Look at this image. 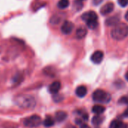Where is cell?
<instances>
[{"mask_svg":"<svg viewBox=\"0 0 128 128\" xmlns=\"http://www.w3.org/2000/svg\"><path fill=\"white\" fill-rule=\"evenodd\" d=\"M94 101L98 103H108L111 100L110 94L102 89H98L94 91L92 94Z\"/></svg>","mask_w":128,"mask_h":128,"instance_id":"cell-3","label":"cell"},{"mask_svg":"<svg viewBox=\"0 0 128 128\" xmlns=\"http://www.w3.org/2000/svg\"><path fill=\"white\" fill-rule=\"evenodd\" d=\"M82 19L85 20L86 22H88L90 20H98V15L94 11L89 10L88 12L84 13L82 15Z\"/></svg>","mask_w":128,"mask_h":128,"instance_id":"cell-8","label":"cell"},{"mask_svg":"<svg viewBox=\"0 0 128 128\" xmlns=\"http://www.w3.org/2000/svg\"><path fill=\"white\" fill-rule=\"evenodd\" d=\"M125 19L127 20L128 21V10L127 11V13H126V14H125Z\"/></svg>","mask_w":128,"mask_h":128,"instance_id":"cell-27","label":"cell"},{"mask_svg":"<svg viewBox=\"0 0 128 128\" xmlns=\"http://www.w3.org/2000/svg\"><path fill=\"white\" fill-rule=\"evenodd\" d=\"M62 99H63V98H62V96H61V95H59V94H54V96H53V100H54L56 102H59V101H61Z\"/></svg>","mask_w":128,"mask_h":128,"instance_id":"cell-23","label":"cell"},{"mask_svg":"<svg viewBox=\"0 0 128 128\" xmlns=\"http://www.w3.org/2000/svg\"><path fill=\"white\" fill-rule=\"evenodd\" d=\"M87 94V88L85 86H80L76 89V94L79 98H84Z\"/></svg>","mask_w":128,"mask_h":128,"instance_id":"cell-12","label":"cell"},{"mask_svg":"<svg viewBox=\"0 0 128 128\" xmlns=\"http://www.w3.org/2000/svg\"><path fill=\"white\" fill-rule=\"evenodd\" d=\"M120 22V18L116 16H113L111 17H109L106 20V25L108 26H116L118 25Z\"/></svg>","mask_w":128,"mask_h":128,"instance_id":"cell-10","label":"cell"},{"mask_svg":"<svg viewBox=\"0 0 128 128\" xmlns=\"http://www.w3.org/2000/svg\"><path fill=\"white\" fill-rule=\"evenodd\" d=\"M70 2L69 0H59V2L57 4V6L60 9H65L69 6Z\"/></svg>","mask_w":128,"mask_h":128,"instance_id":"cell-18","label":"cell"},{"mask_svg":"<svg viewBox=\"0 0 128 128\" xmlns=\"http://www.w3.org/2000/svg\"><path fill=\"white\" fill-rule=\"evenodd\" d=\"M80 128H90V127H89L87 124L82 123V124H80Z\"/></svg>","mask_w":128,"mask_h":128,"instance_id":"cell-25","label":"cell"},{"mask_svg":"<svg viewBox=\"0 0 128 128\" xmlns=\"http://www.w3.org/2000/svg\"><path fill=\"white\" fill-rule=\"evenodd\" d=\"M23 124L25 127L29 128H35L41 124V118L38 115H33L23 120Z\"/></svg>","mask_w":128,"mask_h":128,"instance_id":"cell-4","label":"cell"},{"mask_svg":"<svg viewBox=\"0 0 128 128\" xmlns=\"http://www.w3.org/2000/svg\"><path fill=\"white\" fill-rule=\"evenodd\" d=\"M15 104L23 110H31L36 106V100L34 97L29 94H20L15 98Z\"/></svg>","mask_w":128,"mask_h":128,"instance_id":"cell-1","label":"cell"},{"mask_svg":"<svg viewBox=\"0 0 128 128\" xmlns=\"http://www.w3.org/2000/svg\"><path fill=\"white\" fill-rule=\"evenodd\" d=\"M114 4L112 2H108L100 8V14L102 15H108L114 10Z\"/></svg>","mask_w":128,"mask_h":128,"instance_id":"cell-7","label":"cell"},{"mask_svg":"<svg viewBox=\"0 0 128 128\" xmlns=\"http://www.w3.org/2000/svg\"><path fill=\"white\" fill-rule=\"evenodd\" d=\"M86 24H87V26L91 29H95L98 26V20H90V21L86 22Z\"/></svg>","mask_w":128,"mask_h":128,"instance_id":"cell-19","label":"cell"},{"mask_svg":"<svg viewBox=\"0 0 128 128\" xmlns=\"http://www.w3.org/2000/svg\"><path fill=\"white\" fill-rule=\"evenodd\" d=\"M118 2L121 7H126L128 4V0H118Z\"/></svg>","mask_w":128,"mask_h":128,"instance_id":"cell-22","label":"cell"},{"mask_svg":"<svg viewBox=\"0 0 128 128\" xmlns=\"http://www.w3.org/2000/svg\"><path fill=\"white\" fill-rule=\"evenodd\" d=\"M82 0H75L74 2V7L76 10H80L82 8Z\"/></svg>","mask_w":128,"mask_h":128,"instance_id":"cell-20","label":"cell"},{"mask_svg":"<svg viewBox=\"0 0 128 128\" xmlns=\"http://www.w3.org/2000/svg\"><path fill=\"white\" fill-rule=\"evenodd\" d=\"M74 28V23L72 22H70V21L66 20V21H64L63 22V24L62 26V28H61V30H62V32L63 34H69L73 32Z\"/></svg>","mask_w":128,"mask_h":128,"instance_id":"cell-5","label":"cell"},{"mask_svg":"<svg viewBox=\"0 0 128 128\" xmlns=\"http://www.w3.org/2000/svg\"></svg>","mask_w":128,"mask_h":128,"instance_id":"cell-30","label":"cell"},{"mask_svg":"<svg viewBox=\"0 0 128 128\" xmlns=\"http://www.w3.org/2000/svg\"><path fill=\"white\" fill-rule=\"evenodd\" d=\"M67 113L64 111H58L56 113V116H55V119L56 122H62L63 121H64L66 118H67Z\"/></svg>","mask_w":128,"mask_h":128,"instance_id":"cell-13","label":"cell"},{"mask_svg":"<svg viewBox=\"0 0 128 128\" xmlns=\"http://www.w3.org/2000/svg\"><path fill=\"white\" fill-rule=\"evenodd\" d=\"M104 52L100 50L95 51L91 56V60L94 64H100L104 59Z\"/></svg>","mask_w":128,"mask_h":128,"instance_id":"cell-6","label":"cell"},{"mask_svg":"<svg viewBox=\"0 0 128 128\" xmlns=\"http://www.w3.org/2000/svg\"><path fill=\"white\" fill-rule=\"evenodd\" d=\"M112 38L116 40H122L128 35V25L124 22H119L114 26L111 32Z\"/></svg>","mask_w":128,"mask_h":128,"instance_id":"cell-2","label":"cell"},{"mask_svg":"<svg viewBox=\"0 0 128 128\" xmlns=\"http://www.w3.org/2000/svg\"><path fill=\"white\" fill-rule=\"evenodd\" d=\"M65 128H76L75 127H74V126H72V125H68V126H67Z\"/></svg>","mask_w":128,"mask_h":128,"instance_id":"cell-28","label":"cell"},{"mask_svg":"<svg viewBox=\"0 0 128 128\" xmlns=\"http://www.w3.org/2000/svg\"><path fill=\"white\" fill-rule=\"evenodd\" d=\"M104 118L100 116V115H96L95 116H94V118H92V123L96 125V126H98L100 124H102L103 121H104Z\"/></svg>","mask_w":128,"mask_h":128,"instance_id":"cell-17","label":"cell"},{"mask_svg":"<svg viewBox=\"0 0 128 128\" xmlns=\"http://www.w3.org/2000/svg\"><path fill=\"white\" fill-rule=\"evenodd\" d=\"M102 2H103V0H93V4H94V5H98V4H100Z\"/></svg>","mask_w":128,"mask_h":128,"instance_id":"cell-24","label":"cell"},{"mask_svg":"<svg viewBox=\"0 0 128 128\" xmlns=\"http://www.w3.org/2000/svg\"><path fill=\"white\" fill-rule=\"evenodd\" d=\"M118 102H119V104H125V105H128V95H126V96H124V97L121 98Z\"/></svg>","mask_w":128,"mask_h":128,"instance_id":"cell-21","label":"cell"},{"mask_svg":"<svg viewBox=\"0 0 128 128\" xmlns=\"http://www.w3.org/2000/svg\"><path fill=\"white\" fill-rule=\"evenodd\" d=\"M43 124H44V125L46 128H50V127H52V126L54 125L55 120H54V118L52 117H51V116H46V118L44 119Z\"/></svg>","mask_w":128,"mask_h":128,"instance_id":"cell-16","label":"cell"},{"mask_svg":"<svg viewBox=\"0 0 128 128\" xmlns=\"http://www.w3.org/2000/svg\"><path fill=\"white\" fill-rule=\"evenodd\" d=\"M105 111V107L101 105H94L92 107V112L96 115H101Z\"/></svg>","mask_w":128,"mask_h":128,"instance_id":"cell-15","label":"cell"},{"mask_svg":"<svg viewBox=\"0 0 128 128\" xmlns=\"http://www.w3.org/2000/svg\"><path fill=\"white\" fill-rule=\"evenodd\" d=\"M125 78H126V80L128 81V71L126 73V74H125Z\"/></svg>","mask_w":128,"mask_h":128,"instance_id":"cell-29","label":"cell"},{"mask_svg":"<svg viewBox=\"0 0 128 128\" xmlns=\"http://www.w3.org/2000/svg\"><path fill=\"white\" fill-rule=\"evenodd\" d=\"M110 128H128L127 124L119 120H114L110 125Z\"/></svg>","mask_w":128,"mask_h":128,"instance_id":"cell-11","label":"cell"},{"mask_svg":"<svg viewBox=\"0 0 128 128\" xmlns=\"http://www.w3.org/2000/svg\"><path fill=\"white\" fill-rule=\"evenodd\" d=\"M86 34H87V29L84 27H80V28H77V30L76 32V37L78 39H82V38H85Z\"/></svg>","mask_w":128,"mask_h":128,"instance_id":"cell-14","label":"cell"},{"mask_svg":"<svg viewBox=\"0 0 128 128\" xmlns=\"http://www.w3.org/2000/svg\"><path fill=\"white\" fill-rule=\"evenodd\" d=\"M60 88H61V82L59 81H55L50 85L49 92L51 94H58Z\"/></svg>","mask_w":128,"mask_h":128,"instance_id":"cell-9","label":"cell"},{"mask_svg":"<svg viewBox=\"0 0 128 128\" xmlns=\"http://www.w3.org/2000/svg\"><path fill=\"white\" fill-rule=\"evenodd\" d=\"M123 116H124V117H128V107L127 108V110L124 111V112Z\"/></svg>","mask_w":128,"mask_h":128,"instance_id":"cell-26","label":"cell"}]
</instances>
